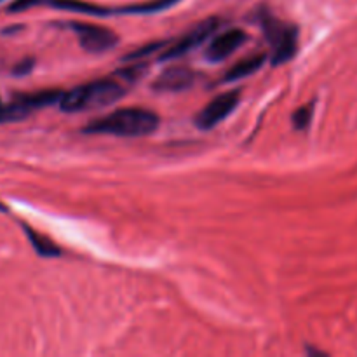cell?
<instances>
[{"instance_id":"6da1fadb","label":"cell","mask_w":357,"mask_h":357,"mask_svg":"<svg viewBox=\"0 0 357 357\" xmlns=\"http://www.w3.org/2000/svg\"><path fill=\"white\" fill-rule=\"evenodd\" d=\"M180 0H146V2L129 3V6H100V3L86 2V0H16L9 6V13L31 9L35 6H49L59 10L70 13L91 14V16H115V14H153L167 10Z\"/></svg>"},{"instance_id":"7a4b0ae2","label":"cell","mask_w":357,"mask_h":357,"mask_svg":"<svg viewBox=\"0 0 357 357\" xmlns=\"http://www.w3.org/2000/svg\"><path fill=\"white\" fill-rule=\"evenodd\" d=\"M159 128V115L146 108H121L91 121L82 129L87 135H110L136 138L152 135Z\"/></svg>"},{"instance_id":"3957f363","label":"cell","mask_w":357,"mask_h":357,"mask_svg":"<svg viewBox=\"0 0 357 357\" xmlns=\"http://www.w3.org/2000/svg\"><path fill=\"white\" fill-rule=\"evenodd\" d=\"M126 94V86L122 79H100L93 82L73 87L59 98V108L66 114L91 110V108L108 107Z\"/></svg>"},{"instance_id":"277c9868","label":"cell","mask_w":357,"mask_h":357,"mask_svg":"<svg viewBox=\"0 0 357 357\" xmlns=\"http://www.w3.org/2000/svg\"><path fill=\"white\" fill-rule=\"evenodd\" d=\"M260 24L272 47V65L279 66L295 58L298 51V28L284 23L268 10H261Z\"/></svg>"},{"instance_id":"5b68a950","label":"cell","mask_w":357,"mask_h":357,"mask_svg":"<svg viewBox=\"0 0 357 357\" xmlns=\"http://www.w3.org/2000/svg\"><path fill=\"white\" fill-rule=\"evenodd\" d=\"M220 24H222V21H220L218 17H208V20L201 21L197 26H194L190 31L181 35L178 40H174L173 44L167 45V47L160 52L159 59L160 61H169V59L181 58L183 54L190 52L192 49L204 44L208 38H211V35L218 30Z\"/></svg>"},{"instance_id":"8992f818","label":"cell","mask_w":357,"mask_h":357,"mask_svg":"<svg viewBox=\"0 0 357 357\" xmlns=\"http://www.w3.org/2000/svg\"><path fill=\"white\" fill-rule=\"evenodd\" d=\"M68 28L75 31L79 37V44L87 52H105L115 47L119 42V35L110 28L100 26L93 23H80V21H70Z\"/></svg>"},{"instance_id":"52a82bcc","label":"cell","mask_w":357,"mask_h":357,"mask_svg":"<svg viewBox=\"0 0 357 357\" xmlns=\"http://www.w3.org/2000/svg\"><path fill=\"white\" fill-rule=\"evenodd\" d=\"M241 101L239 91H227V93L220 94L215 100L209 101L204 108L195 117V124L201 129H213L218 126L220 122L225 121L230 114L237 108Z\"/></svg>"},{"instance_id":"ba28073f","label":"cell","mask_w":357,"mask_h":357,"mask_svg":"<svg viewBox=\"0 0 357 357\" xmlns=\"http://www.w3.org/2000/svg\"><path fill=\"white\" fill-rule=\"evenodd\" d=\"M246 40L248 33L243 28H230V30L222 31L218 37L209 42L208 49H206V58L215 63L223 61L229 56H232L237 49L243 47Z\"/></svg>"},{"instance_id":"9c48e42d","label":"cell","mask_w":357,"mask_h":357,"mask_svg":"<svg viewBox=\"0 0 357 357\" xmlns=\"http://www.w3.org/2000/svg\"><path fill=\"white\" fill-rule=\"evenodd\" d=\"M194 72L187 66H169L153 80L152 87L159 93H180L194 84Z\"/></svg>"},{"instance_id":"30bf717a","label":"cell","mask_w":357,"mask_h":357,"mask_svg":"<svg viewBox=\"0 0 357 357\" xmlns=\"http://www.w3.org/2000/svg\"><path fill=\"white\" fill-rule=\"evenodd\" d=\"M265 59H267V56L261 54V52H258V54H253V56H248V58L237 61L236 65L225 73V79L223 80H225V82H234V80H241L248 75H253V73H257L258 70L264 66Z\"/></svg>"},{"instance_id":"8fae6325","label":"cell","mask_w":357,"mask_h":357,"mask_svg":"<svg viewBox=\"0 0 357 357\" xmlns=\"http://www.w3.org/2000/svg\"><path fill=\"white\" fill-rule=\"evenodd\" d=\"M23 230L26 232V237L30 239L33 250L37 251L40 257L56 258V257H59V255H61V250H59L58 244H56L52 239H49L47 236L37 232V230H33L31 227H28V225H23Z\"/></svg>"},{"instance_id":"7c38bea8","label":"cell","mask_w":357,"mask_h":357,"mask_svg":"<svg viewBox=\"0 0 357 357\" xmlns=\"http://www.w3.org/2000/svg\"><path fill=\"white\" fill-rule=\"evenodd\" d=\"M312 115H314V101H310V103L303 105V107H300L298 110H295V114H293V126H295L296 129H300V131H303V129L309 128L310 121H312Z\"/></svg>"},{"instance_id":"4fadbf2b","label":"cell","mask_w":357,"mask_h":357,"mask_svg":"<svg viewBox=\"0 0 357 357\" xmlns=\"http://www.w3.org/2000/svg\"><path fill=\"white\" fill-rule=\"evenodd\" d=\"M31 68H33V59H24V61L17 63V66L14 68V73H17V75H23V73L30 72Z\"/></svg>"},{"instance_id":"5bb4252c","label":"cell","mask_w":357,"mask_h":357,"mask_svg":"<svg viewBox=\"0 0 357 357\" xmlns=\"http://www.w3.org/2000/svg\"><path fill=\"white\" fill-rule=\"evenodd\" d=\"M0 211H7V209H6V206H3L2 202H0Z\"/></svg>"},{"instance_id":"9a60e30c","label":"cell","mask_w":357,"mask_h":357,"mask_svg":"<svg viewBox=\"0 0 357 357\" xmlns=\"http://www.w3.org/2000/svg\"><path fill=\"white\" fill-rule=\"evenodd\" d=\"M0 2H2V0H0Z\"/></svg>"}]
</instances>
